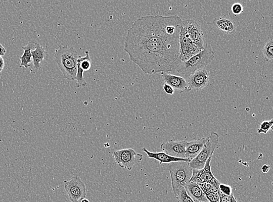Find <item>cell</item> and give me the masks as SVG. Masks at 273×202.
Masks as SVG:
<instances>
[{"label": "cell", "mask_w": 273, "mask_h": 202, "mask_svg": "<svg viewBox=\"0 0 273 202\" xmlns=\"http://www.w3.org/2000/svg\"><path fill=\"white\" fill-rule=\"evenodd\" d=\"M182 23L177 15L137 19L128 30L124 50L145 74L175 72L182 63L179 40Z\"/></svg>", "instance_id": "6da1fadb"}, {"label": "cell", "mask_w": 273, "mask_h": 202, "mask_svg": "<svg viewBox=\"0 0 273 202\" xmlns=\"http://www.w3.org/2000/svg\"><path fill=\"white\" fill-rule=\"evenodd\" d=\"M79 57V53L73 48L60 46L55 51V62L64 78L70 81L76 80Z\"/></svg>", "instance_id": "7a4b0ae2"}, {"label": "cell", "mask_w": 273, "mask_h": 202, "mask_svg": "<svg viewBox=\"0 0 273 202\" xmlns=\"http://www.w3.org/2000/svg\"><path fill=\"white\" fill-rule=\"evenodd\" d=\"M214 58L215 52L211 45L205 44L204 49L201 51L187 61L182 62L175 72L188 78L196 71L207 67Z\"/></svg>", "instance_id": "3957f363"}, {"label": "cell", "mask_w": 273, "mask_h": 202, "mask_svg": "<svg viewBox=\"0 0 273 202\" xmlns=\"http://www.w3.org/2000/svg\"><path fill=\"white\" fill-rule=\"evenodd\" d=\"M188 163L186 161H177L168 165L171 177L173 193L176 198L178 197L180 189L188 183L192 177L193 170Z\"/></svg>", "instance_id": "277c9868"}, {"label": "cell", "mask_w": 273, "mask_h": 202, "mask_svg": "<svg viewBox=\"0 0 273 202\" xmlns=\"http://www.w3.org/2000/svg\"><path fill=\"white\" fill-rule=\"evenodd\" d=\"M219 136L216 132H212L206 138L204 148L197 156L189 162V165L192 170H202L210 158H212L214 152L219 148Z\"/></svg>", "instance_id": "5b68a950"}, {"label": "cell", "mask_w": 273, "mask_h": 202, "mask_svg": "<svg viewBox=\"0 0 273 202\" xmlns=\"http://www.w3.org/2000/svg\"><path fill=\"white\" fill-rule=\"evenodd\" d=\"M115 161L120 167L132 170L133 166L140 163L142 160L143 155L136 153L133 149H125L114 152Z\"/></svg>", "instance_id": "8992f818"}, {"label": "cell", "mask_w": 273, "mask_h": 202, "mask_svg": "<svg viewBox=\"0 0 273 202\" xmlns=\"http://www.w3.org/2000/svg\"><path fill=\"white\" fill-rule=\"evenodd\" d=\"M192 42L202 51L204 49L205 39L200 25L195 19L182 21V27Z\"/></svg>", "instance_id": "52a82bcc"}, {"label": "cell", "mask_w": 273, "mask_h": 202, "mask_svg": "<svg viewBox=\"0 0 273 202\" xmlns=\"http://www.w3.org/2000/svg\"><path fill=\"white\" fill-rule=\"evenodd\" d=\"M64 187L72 202H78L86 198V185L79 176L73 177L70 181H65Z\"/></svg>", "instance_id": "ba28073f"}, {"label": "cell", "mask_w": 273, "mask_h": 202, "mask_svg": "<svg viewBox=\"0 0 273 202\" xmlns=\"http://www.w3.org/2000/svg\"><path fill=\"white\" fill-rule=\"evenodd\" d=\"M179 42L180 52H181L180 58H181L182 62L187 61L193 56L201 51V50H199L197 46L192 42L190 38L188 37V36L182 28L181 34H180Z\"/></svg>", "instance_id": "9c48e42d"}, {"label": "cell", "mask_w": 273, "mask_h": 202, "mask_svg": "<svg viewBox=\"0 0 273 202\" xmlns=\"http://www.w3.org/2000/svg\"><path fill=\"white\" fill-rule=\"evenodd\" d=\"M212 158L208 159L204 168L202 170H193L192 177L189 182L195 183L197 184L204 183H211L214 184L219 190L220 183L216 179L211 171Z\"/></svg>", "instance_id": "30bf717a"}, {"label": "cell", "mask_w": 273, "mask_h": 202, "mask_svg": "<svg viewBox=\"0 0 273 202\" xmlns=\"http://www.w3.org/2000/svg\"><path fill=\"white\" fill-rule=\"evenodd\" d=\"M189 91H199L207 87L209 82V73L206 68L199 69L188 78Z\"/></svg>", "instance_id": "8fae6325"}, {"label": "cell", "mask_w": 273, "mask_h": 202, "mask_svg": "<svg viewBox=\"0 0 273 202\" xmlns=\"http://www.w3.org/2000/svg\"><path fill=\"white\" fill-rule=\"evenodd\" d=\"M187 142L184 141H171L165 142L160 146L165 153L172 157L185 158V149Z\"/></svg>", "instance_id": "7c38bea8"}, {"label": "cell", "mask_w": 273, "mask_h": 202, "mask_svg": "<svg viewBox=\"0 0 273 202\" xmlns=\"http://www.w3.org/2000/svg\"><path fill=\"white\" fill-rule=\"evenodd\" d=\"M85 57L80 56L78 61L77 74L76 77L78 87H85L87 85V82L83 77V73L90 70L91 67V60L89 52L85 51Z\"/></svg>", "instance_id": "4fadbf2b"}, {"label": "cell", "mask_w": 273, "mask_h": 202, "mask_svg": "<svg viewBox=\"0 0 273 202\" xmlns=\"http://www.w3.org/2000/svg\"><path fill=\"white\" fill-rule=\"evenodd\" d=\"M161 74L165 84L171 86L175 90L181 92L186 90L189 91L188 82L184 78L181 76L173 75L170 73L163 72Z\"/></svg>", "instance_id": "5bb4252c"}, {"label": "cell", "mask_w": 273, "mask_h": 202, "mask_svg": "<svg viewBox=\"0 0 273 202\" xmlns=\"http://www.w3.org/2000/svg\"><path fill=\"white\" fill-rule=\"evenodd\" d=\"M206 138L187 142L186 146L185 157L190 162L200 153L206 144Z\"/></svg>", "instance_id": "9a60e30c"}, {"label": "cell", "mask_w": 273, "mask_h": 202, "mask_svg": "<svg viewBox=\"0 0 273 202\" xmlns=\"http://www.w3.org/2000/svg\"><path fill=\"white\" fill-rule=\"evenodd\" d=\"M143 152H144L145 153L147 154L148 157L150 158H154L155 160H158L160 164H162L163 163H171L172 162H177V161H186L189 163V161L187 158H181L172 157L171 155H169L165 153V152H151L146 150V148H144L142 149Z\"/></svg>", "instance_id": "2e32d148"}, {"label": "cell", "mask_w": 273, "mask_h": 202, "mask_svg": "<svg viewBox=\"0 0 273 202\" xmlns=\"http://www.w3.org/2000/svg\"><path fill=\"white\" fill-rule=\"evenodd\" d=\"M187 194L194 201L209 202L200 187L195 183L189 182L184 186Z\"/></svg>", "instance_id": "e0dca14e"}, {"label": "cell", "mask_w": 273, "mask_h": 202, "mask_svg": "<svg viewBox=\"0 0 273 202\" xmlns=\"http://www.w3.org/2000/svg\"><path fill=\"white\" fill-rule=\"evenodd\" d=\"M214 23L216 27L226 34H233L237 29L235 22L228 17L216 18L215 19Z\"/></svg>", "instance_id": "ac0fdd59"}, {"label": "cell", "mask_w": 273, "mask_h": 202, "mask_svg": "<svg viewBox=\"0 0 273 202\" xmlns=\"http://www.w3.org/2000/svg\"><path fill=\"white\" fill-rule=\"evenodd\" d=\"M38 44L34 42H30L29 44L22 47L24 52H23V55L20 57L21 59V67H25L26 68H28L30 67V64H31L32 62V51L34 50L36 48L37 45Z\"/></svg>", "instance_id": "d6986e66"}, {"label": "cell", "mask_w": 273, "mask_h": 202, "mask_svg": "<svg viewBox=\"0 0 273 202\" xmlns=\"http://www.w3.org/2000/svg\"><path fill=\"white\" fill-rule=\"evenodd\" d=\"M46 54L47 52L45 49L39 44L34 50L32 51L33 65L37 70H39L41 68L42 62L44 60Z\"/></svg>", "instance_id": "ffe728a7"}, {"label": "cell", "mask_w": 273, "mask_h": 202, "mask_svg": "<svg viewBox=\"0 0 273 202\" xmlns=\"http://www.w3.org/2000/svg\"><path fill=\"white\" fill-rule=\"evenodd\" d=\"M262 52L266 61L273 60V39H270L266 42L262 49Z\"/></svg>", "instance_id": "44dd1931"}, {"label": "cell", "mask_w": 273, "mask_h": 202, "mask_svg": "<svg viewBox=\"0 0 273 202\" xmlns=\"http://www.w3.org/2000/svg\"><path fill=\"white\" fill-rule=\"evenodd\" d=\"M178 199L179 202H195L189 196L186 192L184 187H182L178 193Z\"/></svg>", "instance_id": "7402d4cb"}, {"label": "cell", "mask_w": 273, "mask_h": 202, "mask_svg": "<svg viewBox=\"0 0 273 202\" xmlns=\"http://www.w3.org/2000/svg\"><path fill=\"white\" fill-rule=\"evenodd\" d=\"M201 188V190L204 192L205 195L215 193L218 191L217 187L214 184L211 183H204L198 184Z\"/></svg>", "instance_id": "603a6c76"}, {"label": "cell", "mask_w": 273, "mask_h": 202, "mask_svg": "<svg viewBox=\"0 0 273 202\" xmlns=\"http://www.w3.org/2000/svg\"><path fill=\"white\" fill-rule=\"evenodd\" d=\"M273 127V118L271 120L263 121L258 129V133L266 134Z\"/></svg>", "instance_id": "cb8c5ba5"}, {"label": "cell", "mask_w": 273, "mask_h": 202, "mask_svg": "<svg viewBox=\"0 0 273 202\" xmlns=\"http://www.w3.org/2000/svg\"><path fill=\"white\" fill-rule=\"evenodd\" d=\"M218 192L223 195H227V196H231L232 194L231 187L227 184H220Z\"/></svg>", "instance_id": "d4e9b609"}, {"label": "cell", "mask_w": 273, "mask_h": 202, "mask_svg": "<svg viewBox=\"0 0 273 202\" xmlns=\"http://www.w3.org/2000/svg\"><path fill=\"white\" fill-rule=\"evenodd\" d=\"M231 11L233 14L239 15L244 11V6L239 2L234 3L231 6Z\"/></svg>", "instance_id": "484cf974"}, {"label": "cell", "mask_w": 273, "mask_h": 202, "mask_svg": "<svg viewBox=\"0 0 273 202\" xmlns=\"http://www.w3.org/2000/svg\"><path fill=\"white\" fill-rule=\"evenodd\" d=\"M206 198L209 202H220L221 198H220L218 191H216L215 193L205 195Z\"/></svg>", "instance_id": "4316f807"}, {"label": "cell", "mask_w": 273, "mask_h": 202, "mask_svg": "<svg viewBox=\"0 0 273 202\" xmlns=\"http://www.w3.org/2000/svg\"><path fill=\"white\" fill-rule=\"evenodd\" d=\"M219 194L220 198H221V202H238L233 194L231 196H227V195H223L220 193H219Z\"/></svg>", "instance_id": "83f0119b"}, {"label": "cell", "mask_w": 273, "mask_h": 202, "mask_svg": "<svg viewBox=\"0 0 273 202\" xmlns=\"http://www.w3.org/2000/svg\"><path fill=\"white\" fill-rule=\"evenodd\" d=\"M163 89H164V92L167 95H172L174 94L175 89L168 84H164V86H163Z\"/></svg>", "instance_id": "f1b7e54d"}, {"label": "cell", "mask_w": 273, "mask_h": 202, "mask_svg": "<svg viewBox=\"0 0 273 202\" xmlns=\"http://www.w3.org/2000/svg\"><path fill=\"white\" fill-rule=\"evenodd\" d=\"M270 170H271V166H270L269 165L264 164V165H262L261 168L262 173H268Z\"/></svg>", "instance_id": "f546056e"}, {"label": "cell", "mask_w": 273, "mask_h": 202, "mask_svg": "<svg viewBox=\"0 0 273 202\" xmlns=\"http://www.w3.org/2000/svg\"><path fill=\"white\" fill-rule=\"evenodd\" d=\"M6 53L5 49L3 47V46L0 44V57H2V56H4Z\"/></svg>", "instance_id": "4dcf8cb0"}, {"label": "cell", "mask_w": 273, "mask_h": 202, "mask_svg": "<svg viewBox=\"0 0 273 202\" xmlns=\"http://www.w3.org/2000/svg\"><path fill=\"white\" fill-rule=\"evenodd\" d=\"M5 65V63L4 59L2 57H0V73H1L2 70L3 68H4Z\"/></svg>", "instance_id": "1f68e13d"}, {"label": "cell", "mask_w": 273, "mask_h": 202, "mask_svg": "<svg viewBox=\"0 0 273 202\" xmlns=\"http://www.w3.org/2000/svg\"><path fill=\"white\" fill-rule=\"evenodd\" d=\"M81 202H90V201L88 200V199L84 198L81 200Z\"/></svg>", "instance_id": "d6a6232c"}, {"label": "cell", "mask_w": 273, "mask_h": 202, "mask_svg": "<svg viewBox=\"0 0 273 202\" xmlns=\"http://www.w3.org/2000/svg\"><path fill=\"white\" fill-rule=\"evenodd\" d=\"M195 202H199V201H195Z\"/></svg>", "instance_id": "836d02e7"}, {"label": "cell", "mask_w": 273, "mask_h": 202, "mask_svg": "<svg viewBox=\"0 0 273 202\" xmlns=\"http://www.w3.org/2000/svg\"><path fill=\"white\" fill-rule=\"evenodd\" d=\"M272 185H273V182L272 183Z\"/></svg>", "instance_id": "e575fe53"}, {"label": "cell", "mask_w": 273, "mask_h": 202, "mask_svg": "<svg viewBox=\"0 0 273 202\" xmlns=\"http://www.w3.org/2000/svg\"><path fill=\"white\" fill-rule=\"evenodd\" d=\"M81 202V201H78V202Z\"/></svg>", "instance_id": "d590c367"}, {"label": "cell", "mask_w": 273, "mask_h": 202, "mask_svg": "<svg viewBox=\"0 0 273 202\" xmlns=\"http://www.w3.org/2000/svg\"></svg>", "instance_id": "8d00e7d4"}]
</instances>
